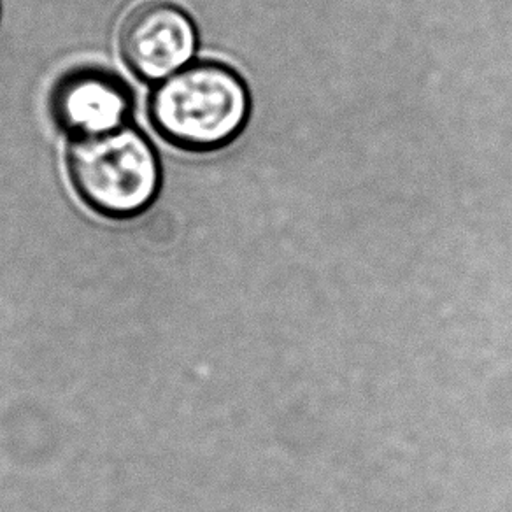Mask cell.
I'll return each instance as SVG.
<instances>
[{"instance_id": "cell-1", "label": "cell", "mask_w": 512, "mask_h": 512, "mask_svg": "<svg viewBox=\"0 0 512 512\" xmlns=\"http://www.w3.org/2000/svg\"><path fill=\"white\" fill-rule=\"evenodd\" d=\"M249 113L248 86L216 60H197L160 81L148 104L158 136L195 155L228 148L248 125Z\"/></svg>"}, {"instance_id": "cell-2", "label": "cell", "mask_w": 512, "mask_h": 512, "mask_svg": "<svg viewBox=\"0 0 512 512\" xmlns=\"http://www.w3.org/2000/svg\"><path fill=\"white\" fill-rule=\"evenodd\" d=\"M67 172L79 199L111 220L144 213L162 186L157 151L143 132L130 125L74 139L67 151Z\"/></svg>"}, {"instance_id": "cell-3", "label": "cell", "mask_w": 512, "mask_h": 512, "mask_svg": "<svg viewBox=\"0 0 512 512\" xmlns=\"http://www.w3.org/2000/svg\"><path fill=\"white\" fill-rule=\"evenodd\" d=\"M118 44L128 71L144 83H160L199 55L200 30L185 9L150 0L125 16Z\"/></svg>"}, {"instance_id": "cell-4", "label": "cell", "mask_w": 512, "mask_h": 512, "mask_svg": "<svg viewBox=\"0 0 512 512\" xmlns=\"http://www.w3.org/2000/svg\"><path fill=\"white\" fill-rule=\"evenodd\" d=\"M50 113L60 130L74 139L100 136L127 125L132 95L127 83L100 67H78L58 79Z\"/></svg>"}]
</instances>
